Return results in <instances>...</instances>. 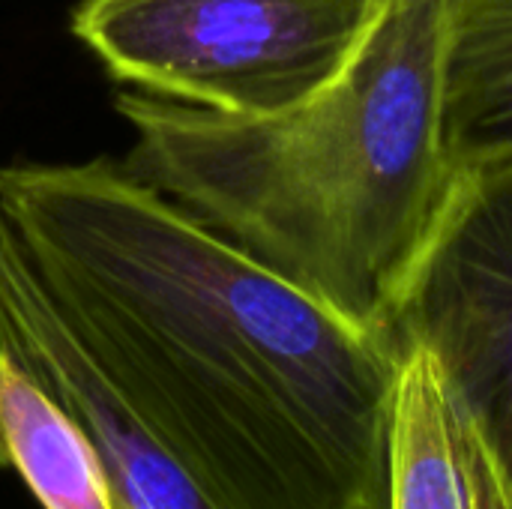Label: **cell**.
Instances as JSON below:
<instances>
[{
  "mask_svg": "<svg viewBox=\"0 0 512 509\" xmlns=\"http://www.w3.org/2000/svg\"><path fill=\"white\" fill-rule=\"evenodd\" d=\"M0 195L123 396L216 509H390L402 354L123 162L0 165Z\"/></svg>",
  "mask_w": 512,
  "mask_h": 509,
  "instance_id": "1",
  "label": "cell"
},
{
  "mask_svg": "<svg viewBox=\"0 0 512 509\" xmlns=\"http://www.w3.org/2000/svg\"><path fill=\"white\" fill-rule=\"evenodd\" d=\"M447 0H381L333 81L261 117L120 90L123 168L348 321L384 333L456 171ZM387 336V333H384Z\"/></svg>",
  "mask_w": 512,
  "mask_h": 509,
  "instance_id": "2",
  "label": "cell"
},
{
  "mask_svg": "<svg viewBox=\"0 0 512 509\" xmlns=\"http://www.w3.org/2000/svg\"><path fill=\"white\" fill-rule=\"evenodd\" d=\"M381 0H81L72 33L144 93L261 117L339 75Z\"/></svg>",
  "mask_w": 512,
  "mask_h": 509,
  "instance_id": "3",
  "label": "cell"
},
{
  "mask_svg": "<svg viewBox=\"0 0 512 509\" xmlns=\"http://www.w3.org/2000/svg\"><path fill=\"white\" fill-rule=\"evenodd\" d=\"M384 333L435 360L512 509V159L456 171Z\"/></svg>",
  "mask_w": 512,
  "mask_h": 509,
  "instance_id": "4",
  "label": "cell"
},
{
  "mask_svg": "<svg viewBox=\"0 0 512 509\" xmlns=\"http://www.w3.org/2000/svg\"><path fill=\"white\" fill-rule=\"evenodd\" d=\"M0 351L90 438L120 509H216L153 438L84 339L0 195Z\"/></svg>",
  "mask_w": 512,
  "mask_h": 509,
  "instance_id": "5",
  "label": "cell"
},
{
  "mask_svg": "<svg viewBox=\"0 0 512 509\" xmlns=\"http://www.w3.org/2000/svg\"><path fill=\"white\" fill-rule=\"evenodd\" d=\"M390 509H504L480 435L420 348L402 351L393 387Z\"/></svg>",
  "mask_w": 512,
  "mask_h": 509,
  "instance_id": "6",
  "label": "cell"
},
{
  "mask_svg": "<svg viewBox=\"0 0 512 509\" xmlns=\"http://www.w3.org/2000/svg\"><path fill=\"white\" fill-rule=\"evenodd\" d=\"M441 123L453 171L512 159V0H447Z\"/></svg>",
  "mask_w": 512,
  "mask_h": 509,
  "instance_id": "7",
  "label": "cell"
},
{
  "mask_svg": "<svg viewBox=\"0 0 512 509\" xmlns=\"http://www.w3.org/2000/svg\"><path fill=\"white\" fill-rule=\"evenodd\" d=\"M0 441L45 509H120L117 489L84 429L0 351Z\"/></svg>",
  "mask_w": 512,
  "mask_h": 509,
  "instance_id": "8",
  "label": "cell"
},
{
  "mask_svg": "<svg viewBox=\"0 0 512 509\" xmlns=\"http://www.w3.org/2000/svg\"><path fill=\"white\" fill-rule=\"evenodd\" d=\"M9 465V456H6V450H3V441H0V468H6Z\"/></svg>",
  "mask_w": 512,
  "mask_h": 509,
  "instance_id": "9",
  "label": "cell"
}]
</instances>
